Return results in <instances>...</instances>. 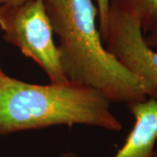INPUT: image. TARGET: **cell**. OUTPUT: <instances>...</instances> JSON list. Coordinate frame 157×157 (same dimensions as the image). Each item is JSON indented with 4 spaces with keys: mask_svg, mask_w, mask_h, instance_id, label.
<instances>
[{
    "mask_svg": "<svg viewBox=\"0 0 157 157\" xmlns=\"http://www.w3.org/2000/svg\"><path fill=\"white\" fill-rule=\"evenodd\" d=\"M135 119L133 128L114 157H157V99L128 104ZM60 157H79L74 152H63Z\"/></svg>",
    "mask_w": 157,
    "mask_h": 157,
    "instance_id": "cell-5",
    "label": "cell"
},
{
    "mask_svg": "<svg viewBox=\"0 0 157 157\" xmlns=\"http://www.w3.org/2000/svg\"><path fill=\"white\" fill-rule=\"evenodd\" d=\"M97 1V11L99 17V30L102 37L107 28L108 15L110 8V0H96Z\"/></svg>",
    "mask_w": 157,
    "mask_h": 157,
    "instance_id": "cell-7",
    "label": "cell"
},
{
    "mask_svg": "<svg viewBox=\"0 0 157 157\" xmlns=\"http://www.w3.org/2000/svg\"><path fill=\"white\" fill-rule=\"evenodd\" d=\"M144 39L147 46L150 48H157V28L148 33V35L144 36Z\"/></svg>",
    "mask_w": 157,
    "mask_h": 157,
    "instance_id": "cell-8",
    "label": "cell"
},
{
    "mask_svg": "<svg viewBox=\"0 0 157 157\" xmlns=\"http://www.w3.org/2000/svg\"><path fill=\"white\" fill-rule=\"evenodd\" d=\"M101 39L124 67L157 94V52L147 45L138 20L110 6L107 31Z\"/></svg>",
    "mask_w": 157,
    "mask_h": 157,
    "instance_id": "cell-4",
    "label": "cell"
},
{
    "mask_svg": "<svg viewBox=\"0 0 157 157\" xmlns=\"http://www.w3.org/2000/svg\"><path fill=\"white\" fill-rule=\"evenodd\" d=\"M8 78V75H6V73L3 72L1 66H0V85H2L4 83V81L6 80V78Z\"/></svg>",
    "mask_w": 157,
    "mask_h": 157,
    "instance_id": "cell-10",
    "label": "cell"
},
{
    "mask_svg": "<svg viewBox=\"0 0 157 157\" xmlns=\"http://www.w3.org/2000/svg\"><path fill=\"white\" fill-rule=\"evenodd\" d=\"M0 28L6 42L36 62L51 84L69 81L62 69L44 0L0 5Z\"/></svg>",
    "mask_w": 157,
    "mask_h": 157,
    "instance_id": "cell-3",
    "label": "cell"
},
{
    "mask_svg": "<svg viewBox=\"0 0 157 157\" xmlns=\"http://www.w3.org/2000/svg\"><path fill=\"white\" fill-rule=\"evenodd\" d=\"M110 6L138 20L143 33L157 28V0H110Z\"/></svg>",
    "mask_w": 157,
    "mask_h": 157,
    "instance_id": "cell-6",
    "label": "cell"
},
{
    "mask_svg": "<svg viewBox=\"0 0 157 157\" xmlns=\"http://www.w3.org/2000/svg\"><path fill=\"white\" fill-rule=\"evenodd\" d=\"M44 4L69 81L97 90L111 102L129 104L157 99L149 85L106 49L96 25L98 11L93 0H44Z\"/></svg>",
    "mask_w": 157,
    "mask_h": 157,
    "instance_id": "cell-1",
    "label": "cell"
},
{
    "mask_svg": "<svg viewBox=\"0 0 157 157\" xmlns=\"http://www.w3.org/2000/svg\"><path fill=\"white\" fill-rule=\"evenodd\" d=\"M25 1H27V0H0V5H2V4L16 5V4H21Z\"/></svg>",
    "mask_w": 157,
    "mask_h": 157,
    "instance_id": "cell-9",
    "label": "cell"
},
{
    "mask_svg": "<svg viewBox=\"0 0 157 157\" xmlns=\"http://www.w3.org/2000/svg\"><path fill=\"white\" fill-rule=\"evenodd\" d=\"M110 104L101 92L72 81L42 86L8 76L0 85V135L73 125L118 132L122 125Z\"/></svg>",
    "mask_w": 157,
    "mask_h": 157,
    "instance_id": "cell-2",
    "label": "cell"
}]
</instances>
